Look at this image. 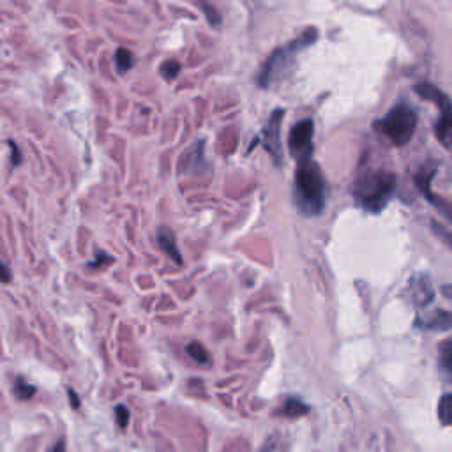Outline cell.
Listing matches in <instances>:
<instances>
[{"label": "cell", "instance_id": "8992f818", "mask_svg": "<svg viewBox=\"0 0 452 452\" xmlns=\"http://www.w3.org/2000/svg\"><path fill=\"white\" fill-rule=\"evenodd\" d=\"M283 110L272 111L267 126L264 127V134H262L265 149L274 158L275 165H281V159H283V147H281V120H283Z\"/></svg>", "mask_w": 452, "mask_h": 452}, {"label": "cell", "instance_id": "8fae6325", "mask_svg": "<svg viewBox=\"0 0 452 452\" xmlns=\"http://www.w3.org/2000/svg\"><path fill=\"white\" fill-rule=\"evenodd\" d=\"M158 242H159V246H161L163 251H165L170 258L175 260V264H182L181 251H179L177 242H175V235H173L172 230L161 226L158 232Z\"/></svg>", "mask_w": 452, "mask_h": 452}, {"label": "cell", "instance_id": "d6986e66", "mask_svg": "<svg viewBox=\"0 0 452 452\" xmlns=\"http://www.w3.org/2000/svg\"><path fill=\"white\" fill-rule=\"evenodd\" d=\"M15 394L20 397V399H30V397L36 394V387L30 386L24 378H18V380L15 381Z\"/></svg>", "mask_w": 452, "mask_h": 452}, {"label": "cell", "instance_id": "f1b7e54d", "mask_svg": "<svg viewBox=\"0 0 452 452\" xmlns=\"http://www.w3.org/2000/svg\"><path fill=\"white\" fill-rule=\"evenodd\" d=\"M2 281H4V283H9V269L6 264H2Z\"/></svg>", "mask_w": 452, "mask_h": 452}, {"label": "cell", "instance_id": "ba28073f", "mask_svg": "<svg viewBox=\"0 0 452 452\" xmlns=\"http://www.w3.org/2000/svg\"><path fill=\"white\" fill-rule=\"evenodd\" d=\"M208 163L205 159V140H200L195 145L189 147L181 159V172L189 175H200L207 172Z\"/></svg>", "mask_w": 452, "mask_h": 452}, {"label": "cell", "instance_id": "7c38bea8", "mask_svg": "<svg viewBox=\"0 0 452 452\" xmlns=\"http://www.w3.org/2000/svg\"><path fill=\"white\" fill-rule=\"evenodd\" d=\"M415 92L421 96L422 99H426V101H433L435 105H438L440 110H444L449 102H451L447 99V96H444V92L438 91L437 87L431 85V83H419V85H415Z\"/></svg>", "mask_w": 452, "mask_h": 452}, {"label": "cell", "instance_id": "603a6c76", "mask_svg": "<svg viewBox=\"0 0 452 452\" xmlns=\"http://www.w3.org/2000/svg\"><path fill=\"white\" fill-rule=\"evenodd\" d=\"M431 228L433 232H435V235H437L444 244H447L452 251V232H449L447 228H444L440 223H431Z\"/></svg>", "mask_w": 452, "mask_h": 452}, {"label": "cell", "instance_id": "5b68a950", "mask_svg": "<svg viewBox=\"0 0 452 452\" xmlns=\"http://www.w3.org/2000/svg\"><path fill=\"white\" fill-rule=\"evenodd\" d=\"M313 140H315V120L304 118L295 124L288 138V149L290 154L299 163L307 161L313 156Z\"/></svg>", "mask_w": 452, "mask_h": 452}, {"label": "cell", "instance_id": "484cf974", "mask_svg": "<svg viewBox=\"0 0 452 452\" xmlns=\"http://www.w3.org/2000/svg\"><path fill=\"white\" fill-rule=\"evenodd\" d=\"M67 394H69V403H73V406H75V408H78V406H80V399H78V397H76L75 390H67Z\"/></svg>", "mask_w": 452, "mask_h": 452}, {"label": "cell", "instance_id": "4fadbf2b", "mask_svg": "<svg viewBox=\"0 0 452 452\" xmlns=\"http://www.w3.org/2000/svg\"><path fill=\"white\" fill-rule=\"evenodd\" d=\"M438 362L445 378L452 380V339H445L438 346Z\"/></svg>", "mask_w": 452, "mask_h": 452}, {"label": "cell", "instance_id": "9a60e30c", "mask_svg": "<svg viewBox=\"0 0 452 452\" xmlns=\"http://www.w3.org/2000/svg\"><path fill=\"white\" fill-rule=\"evenodd\" d=\"M435 173H437V168H435V166H431V165H428V166H424V168H422L421 172L415 175L417 188L421 189V193L424 195L428 200L433 197L431 181H433V177H435Z\"/></svg>", "mask_w": 452, "mask_h": 452}, {"label": "cell", "instance_id": "e0dca14e", "mask_svg": "<svg viewBox=\"0 0 452 452\" xmlns=\"http://www.w3.org/2000/svg\"><path fill=\"white\" fill-rule=\"evenodd\" d=\"M438 417L444 426H452V392L442 396L438 403Z\"/></svg>", "mask_w": 452, "mask_h": 452}, {"label": "cell", "instance_id": "cb8c5ba5", "mask_svg": "<svg viewBox=\"0 0 452 452\" xmlns=\"http://www.w3.org/2000/svg\"><path fill=\"white\" fill-rule=\"evenodd\" d=\"M115 419H117L118 428L124 429L127 426V422H129V410L124 405H118L117 408H115Z\"/></svg>", "mask_w": 452, "mask_h": 452}, {"label": "cell", "instance_id": "6da1fadb", "mask_svg": "<svg viewBox=\"0 0 452 452\" xmlns=\"http://www.w3.org/2000/svg\"><path fill=\"white\" fill-rule=\"evenodd\" d=\"M293 204L304 216H320L327 204V181L313 159L299 163L293 179Z\"/></svg>", "mask_w": 452, "mask_h": 452}, {"label": "cell", "instance_id": "83f0119b", "mask_svg": "<svg viewBox=\"0 0 452 452\" xmlns=\"http://www.w3.org/2000/svg\"><path fill=\"white\" fill-rule=\"evenodd\" d=\"M50 452H66V444H64V440L57 442V444L50 449Z\"/></svg>", "mask_w": 452, "mask_h": 452}, {"label": "cell", "instance_id": "4316f807", "mask_svg": "<svg viewBox=\"0 0 452 452\" xmlns=\"http://www.w3.org/2000/svg\"><path fill=\"white\" fill-rule=\"evenodd\" d=\"M440 291L444 293V297H447L449 300H452V284H444V287L440 288Z\"/></svg>", "mask_w": 452, "mask_h": 452}, {"label": "cell", "instance_id": "3957f363", "mask_svg": "<svg viewBox=\"0 0 452 452\" xmlns=\"http://www.w3.org/2000/svg\"><path fill=\"white\" fill-rule=\"evenodd\" d=\"M316 37H318V30H316V28H309V30L304 32L302 36L291 41L290 44H287V46L283 48H278V50L269 57L267 62L264 64V67H262V71H260L258 75V85L262 87V89H269V87L274 85L278 80L283 78L284 73L293 66L295 57L299 55L304 48L311 46V44L315 43Z\"/></svg>", "mask_w": 452, "mask_h": 452}, {"label": "cell", "instance_id": "44dd1931", "mask_svg": "<svg viewBox=\"0 0 452 452\" xmlns=\"http://www.w3.org/2000/svg\"><path fill=\"white\" fill-rule=\"evenodd\" d=\"M429 201L438 208V213H440L445 219H449L452 223V204H449L444 198L437 197V195H433V197L429 198Z\"/></svg>", "mask_w": 452, "mask_h": 452}, {"label": "cell", "instance_id": "2e32d148", "mask_svg": "<svg viewBox=\"0 0 452 452\" xmlns=\"http://www.w3.org/2000/svg\"><path fill=\"white\" fill-rule=\"evenodd\" d=\"M186 352H188L189 357L193 359L195 362H198V364H201V366H208L210 364V355H208L205 346L200 345V343H189L186 346Z\"/></svg>", "mask_w": 452, "mask_h": 452}, {"label": "cell", "instance_id": "9c48e42d", "mask_svg": "<svg viewBox=\"0 0 452 452\" xmlns=\"http://www.w3.org/2000/svg\"><path fill=\"white\" fill-rule=\"evenodd\" d=\"M415 327L424 330H449L452 329V313L444 309H435L433 313L419 316L415 320Z\"/></svg>", "mask_w": 452, "mask_h": 452}, {"label": "cell", "instance_id": "ffe728a7", "mask_svg": "<svg viewBox=\"0 0 452 452\" xmlns=\"http://www.w3.org/2000/svg\"><path fill=\"white\" fill-rule=\"evenodd\" d=\"M198 4L201 6V11H204V15L207 16L208 24L213 25V27H219V25H221V15L217 12V9L214 8V6L208 4V2H205V0H200Z\"/></svg>", "mask_w": 452, "mask_h": 452}, {"label": "cell", "instance_id": "7a4b0ae2", "mask_svg": "<svg viewBox=\"0 0 452 452\" xmlns=\"http://www.w3.org/2000/svg\"><path fill=\"white\" fill-rule=\"evenodd\" d=\"M394 188H396V177L392 173L371 172L355 182L352 195L368 213H380L389 204Z\"/></svg>", "mask_w": 452, "mask_h": 452}, {"label": "cell", "instance_id": "5bb4252c", "mask_svg": "<svg viewBox=\"0 0 452 452\" xmlns=\"http://www.w3.org/2000/svg\"><path fill=\"white\" fill-rule=\"evenodd\" d=\"M280 410H281V415L288 417V419H297V417L306 415V413L309 412V406H307L300 397L291 396L283 403V406H281Z\"/></svg>", "mask_w": 452, "mask_h": 452}, {"label": "cell", "instance_id": "d4e9b609", "mask_svg": "<svg viewBox=\"0 0 452 452\" xmlns=\"http://www.w3.org/2000/svg\"><path fill=\"white\" fill-rule=\"evenodd\" d=\"M9 145H11V150H12V165H20L21 163L20 150H18V147H16L12 142H9Z\"/></svg>", "mask_w": 452, "mask_h": 452}, {"label": "cell", "instance_id": "277c9868", "mask_svg": "<svg viewBox=\"0 0 452 452\" xmlns=\"http://www.w3.org/2000/svg\"><path fill=\"white\" fill-rule=\"evenodd\" d=\"M374 127L389 138L394 145H406L415 133L417 114L408 105H396L386 117L374 124Z\"/></svg>", "mask_w": 452, "mask_h": 452}, {"label": "cell", "instance_id": "ac0fdd59", "mask_svg": "<svg viewBox=\"0 0 452 452\" xmlns=\"http://www.w3.org/2000/svg\"><path fill=\"white\" fill-rule=\"evenodd\" d=\"M134 64V55L126 48H118L117 53H115V66H117L118 73H126L129 71Z\"/></svg>", "mask_w": 452, "mask_h": 452}, {"label": "cell", "instance_id": "30bf717a", "mask_svg": "<svg viewBox=\"0 0 452 452\" xmlns=\"http://www.w3.org/2000/svg\"><path fill=\"white\" fill-rule=\"evenodd\" d=\"M435 134H437L440 145L452 152V102H449L447 107L442 110L440 118L435 126Z\"/></svg>", "mask_w": 452, "mask_h": 452}, {"label": "cell", "instance_id": "7402d4cb", "mask_svg": "<svg viewBox=\"0 0 452 452\" xmlns=\"http://www.w3.org/2000/svg\"><path fill=\"white\" fill-rule=\"evenodd\" d=\"M159 71H161L163 78L165 80H173L179 73H181V64H179L177 60H166V62H163Z\"/></svg>", "mask_w": 452, "mask_h": 452}, {"label": "cell", "instance_id": "52a82bcc", "mask_svg": "<svg viewBox=\"0 0 452 452\" xmlns=\"http://www.w3.org/2000/svg\"><path fill=\"white\" fill-rule=\"evenodd\" d=\"M408 297L412 300L413 306L426 307L435 299V290H433V283L426 274H417L410 280L408 284Z\"/></svg>", "mask_w": 452, "mask_h": 452}]
</instances>
